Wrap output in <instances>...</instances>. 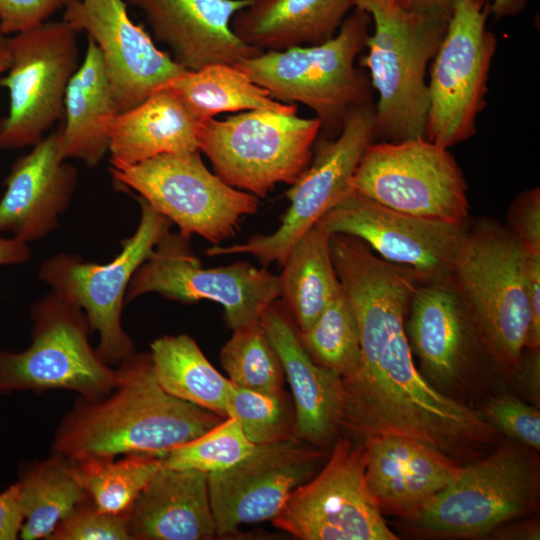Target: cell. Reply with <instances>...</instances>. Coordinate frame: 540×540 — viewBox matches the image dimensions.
I'll return each mask as SVG.
<instances>
[{
	"label": "cell",
	"mask_w": 540,
	"mask_h": 540,
	"mask_svg": "<svg viewBox=\"0 0 540 540\" xmlns=\"http://www.w3.org/2000/svg\"><path fill=\"white\" fill-rule=\"evenodd\" d=\"M331 235L362 240L384 260L414 271L420 281L447 278L469 223L419 217L390 209L354 191L318 221Z\"/></svg>",
	"instance_id": "obj_17"
},
{
	"label": "cell",
	"mask_w": 540,
	"mask_h": 540,
	"mask_svg": "<svg viewBox=\"0 0 540 540\" xmlns=\"http://www.w3.org/2000/svg\"><path fill=\"white\" fill-rule=\"evenodd\" d=\"M70 0H0V25L7 35L47 22Z\"/></svg>",
	"instance_id": "obj_41"
},
{
	"label": "cell",
	"mask_w": 540,
	"mask_h": 540,
	"mask_svg": "<svg viewBox=\"0 0 540 540\" xmlns=\"http://www.w3.org/2000/svg\"><path fill=\"white\" fill-rule=\"evenodd\" d=\"M63 20L99 48L117 112L137 106L187 71L132 21L123 0H70Z\"/></svg>",
	"instance_id": "obj_19"
},
{
	"label": "cell",
	"mask_w": 540,
	"mask_h": 540,
	"mask_svg": "<svg viewBox=\"0 0 540 540\" xmlns=\"http://www.w3.org/2000/svg\"><path fill=\"white\" fill-rule=\"evenodd\" d=\"M110 172L118 186L137 192L187 238L197 234L217 245L258 209L257 196L211 173L200 151L162 154L131 165L111 163Z\"/></svg>",
	"instance_id": "obj_9"
},
{
	"label": "cell",
	"mask_w": 540,
	"mask_h": 540,
	"mask_svg": "<svg viewBox=\"0 0 540 540\" xmlns=\"http://www.w3.org/2000/svg\"><path fill=\"white\" fill-rule=\"evenodd\" d=\"M387 1L399 2L400 0H387Z\"/></svg>",
	"instance_id": "obj_49"
},
{
	"label": "cell",
	"mask_w": 540,
	"mask_h": 540,
	"mask_svg": "<svg viewBox=\"0 0 540 540\" xmlns=\"http://www.w3.org/2000/svg\"><path fill=\"white\" fill-rule=\"evenodd\" d=\"M370 20L356 8L322 44L265 51L236 66L273 99L305 104L324 131L338 134L350 109L372 103L368 79L354 65L366 45Z\"/></svg>",
	"instance_id": "obj_4"
},
{
	"label": "cell",
	"mask_w": 540,
	"mask_h": 540,
	"mask_svg": "<svg viewBox=\"0 0 540 540\" xmlns=\"http://www.w3.org/2000/svg\"><path fill=\"white\" fill-rule=\"evenodd\" d=\"M405 331L412 354L419 360L420 372L437 389L459 379L477 344H481L452 275L419 280L410 301Z\"/></svg>",
	"instance_id": "obj_20"
},
{
	"label": "cell",
	"mask_w": 540,
	"mask_h": 540,
	"mask_svg": "<svg viewBox=\"0 0 540 540\" xmlns=\"http://www.w3.org/2000/svg\"><path fill=\"white\" fill-rule=\"evenodd\" d=\"M323 454L298 438L255 445L232 467L208 474L218 536L243 524L273 520L291 492L314 475Z\"/></svg>",
	"instance_id": "obj_18"
},
{
	"label": "cell",
	"mask_w": 540,
	"mask_h": 540,
	"mask_svg": "<svg viewBox=\"0 0 540 540\" xmlns=\"http://www.w3.org/2000/svg\"><path fill=\"white\" fill-rule=\"evenodd\" d=\"M140 220L136 231L122 241L120 253L105 264L82 260L75 254L58 253L42 262L38 278L51 290L84 312L90 330L99 334L96 348L108 364H119L135 353L121 318L131 278L150 258L172 223L138 197Z\"/></svg>",
	"instance_id": "obj_8"
},
{
	"label": "cell",
	"mask_w": 540,
	"mask_h": 540,
	"mask_svg": "<svg viewBox=\"0 0 540 540\" xmlns=\"http://www.w3.org/2000/svg\"><path fill=\"white\" fill-rule=\"evenodd\" d=\"M115 113L101 52L88 38L85 57L65 91V123L58 130L61 158L78 159L88 167L99 165L109 149L106 122Z\"/></svg>",
	"instance_id": "obj_28"
},
{
	"label": "cell",
	"mask_w": 540,
	"mask_h": 540,
	"mask_svg": "<svg viewBox=\"0 0 540 540\" xmlns=\"http://www.w3.org/2000/svg\"><path fill=\"white\" fill-rule=\"evenodd\" d=\"M363 444L339 437L323 469L295 488L274 526L302 540H397L371 496Z\"/></svg>",
	"instance_id": "obj_16"
},
{
	"label": "cell",
	"mask_w": 540,
	"mask_h": 540,
	"mask_svg": "<svg viewBox=\"0 0 540 540\" xmlns=\"http://www.w3.org/2000/svg\"><path fill=\"white\" fill-rule=\"evenodd\" d=\"M354 6L374 22L361 63L379 95L375 137L390 142L426 137L427 68L449 20L407 9L400 1L354 0Z\"/></svg>",
	"instance_id": "obj_3"
},
{
	"label": "cell",
	"mask_w": 540,
	"mask_h": 540,
	"mask_svg": "<svg viewBox=\"0 0 540 540\" xmlns=\"http://www.w3.org/2000/svg\"><path fill=\"white\" fill-rule=\"evenodd\" d=\"M374 138L372 103L350 109L337 137L321 139L316 144L311 165L287 191L290 207L277 230L268 235H255L243 244L215 245L206 253L209 256L249 253L264 265L274 261L282 265L294 244L353 192L354 172Z\"/></svg>",
	"instance_id": "obj_15"
},
{
	"label": "cell",
	"mask_w": 540,
	"mask_h": 540,
	"mask_svg": "<svg viewBox=\"0 0 540 540\" xmlns=\"http://www.w3.org/2000/svg\"><path fill=\"white\" fill-rule=\"evenodd\" d=\"M233 331L220 352L230 382L260 393L282 392L283 368L261 320Z\"/></svg>",
	"instance_id": "obj_35"
},
{
	"label": "cell",
	"mask_w": 540,
	"mask_h": 540,
	"mask_svg": "<svg viewBox=\"0 0 540 540\" xmlns=\"http://www.w3.org/2000/svg\"><path fill=\"white\" fill-rule=\"evenodd\" d=\"M150 348L155 378L167 393L227 417L231 382L212 366L192 337L164 335Z\"/></svg>",
	"instance_id": "obj_30"
},
{
	"label": "cell",
	"mask_w": 540,
	"mask_h": 540,
	"mask_svg": "<svg viewBox=\"0 0 540 540\" xmlns=\"http://www.w3.org/2000/svg\"><path fill=\"white\" fill-rule=\"evenodd\" d=\"M261 324L292 391L295 436L313 446L328 443L341 428L342 378L311 358L275 302L263 312Z\"/></svg>",
	"instance_id": "obj_24"
},
{
	"label": "cell",
	"mask_w": 540,
	"mask_h": 540,
	"mask_svg": "<svg viewBox=\"0 0 540 540\" xmlns=\"http://www.w3.org/2000/svg\"><path fill=\"white\" fill-rule=\"evenodd\" d=\"M519 6L518 0H493L492 4H490L491 12L498 16L511 14Z\"/></svg>",
	"instance_id": "obj_48"
},
{
	"label": "cell",
	"mask_w": 540,
	"mask_h": 540,
	"mask_svg": "<svg viewBox=\"0 0 540 540\" xmlns=\"http://www.w3.org/2000/svg\"><path fill=\"white\" fill-rule=\"evenodd\" d=\"M0 87L9 107L0 118V150L39 143L63 115L67 85L79 64L78 31L63 19L15 33Z\"/></svg>",
	"instance_id": "obj_12"
},
{
	"label": "cell",
	"mask_w": 540,
	"mask_h": 540,
	"mask_svg": "<svg viewBox=\"0 0 540 540\" xmlns=\"http://www.w3.org/2000/svg\"><path fill=\"white\" fill-rule=\"evenodd\" d=\"M452 278L482 346L497 363L514 372L525 349L530 320L520 244L508 228L495 221L469 225Z\"/></svg>",
	"instance_id": "obj_5"
},
{
	"label": "cell",
	"mask_w": 540,
	"mask_h": 540,
	"mask_svg": "<svg viewBox=\"0 0 540 540\" xmlns=\"http://www.w3.org/2000/svg\"><path fill=\"white\" fill-rule=\"evenodd\" d=\"M365 478L382 514L414 518L461 466L441 451L397 434L363 438Z\"/></svg>",
	"instance_id": "obj_23"
},
{
	"label": "cell",
	"mask_w": 540,
	"mask_h": 540,
	"mask_svg": "<svg viewBox=\"0 0 540 540\" xmlns=\"http://www.w3.org/2000/svg\"><path fill=\"white\" fill-rule=\"evenodd\" d=\"M331 234L318 222L291 248L279 278L299 331L308 329L342 290L330 250Z\"/></svg>",
	"instance_id": "obj_29"
},
{
	"label": "cell",
	"mask_w": 540,
	"mask_h": 540,
	"mask_svg": "<svg viewBox=\"0 0 540 540\" xmlns=\"http://www.w3.org/2000/svg\"><path fill=\"white\" fill-rule=\"evenodd\" d=\"M31 344L0 350V394L65 389L94 400L117 384V371L92 348L90 327L77 305L54 291L30 307Z\"/></svg>",
	"instance_id": "obj_7"
},
{
	"label": "cell",
	"mask_w": 540,
	"mask_h": 540,
	"mask_svg": "<svg viewBox=\"0 0 540 540\" xmlns=\"http://www.w3.org/2000/svg\"><path fill=\"white\" fill-rule=\"evenodd\" d=\"M77 182V169L61 158L53 131L12 163L0 200V232L27 244L45 238L58 228Z\"/></svg>",
	"instance_id": "obj_22"
},
{
	"label": "cell",
	"mask_w": 540,
	"mask_h": 540,
	"mask_svg": "<svg viewBox=\"0 0 540 540\" xmlns=\"http://www.w3.org/2000/svg\"><path fill=\"white\" fill-rule=\"evenodd\" d=\"M529 353L521 355L520 361L514 370L517 373L518 383L521 389L535 403H539L540 392V351L539 349H527Z\"/></svg>",
	"instance_id": "obj_44"
},
{
	"label": "cell",
	"mask_w": 540,
	"mask_h": 540,
	"mask_svg": "<svg viewBox=\"0 0 540 540\" xmlns=\"http://www.w3.org/2000/svg\"><path fill=\"white\" fill-rule=\"evenodd\" d=\"M526 286L529 304V327L525 349L540 347V255H525Z\"/></svg>",
	"instance_id": "obj_42"
},
{
	"label": "cell",
	"mask_w": 540,
	"mask_h": 540,
	"mask_svg": "<svg viewBox=\"0 0 540 540\" xmlns=\"http://www.w3.org/2000/svg\"><path fill=\"white\" fill-rule=\"evenodd\" d=\"M486 0H458L431 61L426 138L449 149L475 134L485 106L496 38L486 28Z\"/></svg>",
	"instance_id": "obj_13"
},
{
	"label": "cell",
	"mask_w": 540,
	"mask_h": 540,
	"mask_svg": "<svg viewBox=\"0 0 540 540\" xmlns=\"http://www.w3.org/2000/svg\"><path fill=\"white\" fill-rule=\"evenodd\" d=\"M351 187L355 193L396 211L468 222L463 171L447 148L426 137L372 142L354 172Z\"/></svg>",
	"instance_id": "obj_11"
},
{
	"label": "cell",
	"mask_w": 540,
	"mask_h": 540,
	"mask_svg": "<svg viewBox=\"0 0 540 540\" xmlns=\"http://www.w3.org/2000/svg\"><path fill=\"white\" fill-rule=\"evenodd\" d=\"M252 0H129L145 15L156 40L187 71L210 64L236 65L262 51L233 32V16Z\"/></svg>",
	"instance_id": "obj_21"
},
{
	"label": "cell",
	"mask_w": 540,
	"mask_h": 540,
	"mask_svg": "<svg viewBox=\"0 0 540 540\" xmlns=\"http://www.w3.org/2000/svg\"><path fill=\"white\" fill-rule=\"evenodd\" d=\"M128 515L98 509L88 498L55 527L48 540H131Z\"/></svg>",
	"instance_id": "obj_38"
},
{
	"label": "cell",
	"mask_w": 540,
	"mask_h": 540,
	"mask_svg": "<svg viewBox=\"0 0 540 540\" xmlns=\"http://www.w3.org/2000/svg\"><path fill=\"white\" fill-rule=\"evenodd\" d=\"M509 231L525 255H540V190L523 191L512 202L508 212Z\"/></svg>",
	"instance_id": "obj_40"
},
{
	"label": "cell",
	"mask_w": 540,
	"mask_h": 540,
	"mask_svg": "<svg viewBox=\"0 0 540 540\" xmlns=\"http://www.w3.org/2000/svg\"><path fill=\"white\" fill-rule=\"evenodd\" d=\"M116 371L117 384L109 394L81 398L63 418L53 454L69 461L127 454L163 457L224 419L167 393L155 378L150 353H134Z\"/></svg>",
	"instance_id": "obj_2"
},
{
	"label": "cell",
	"mask_w": 540,
	"mask_h": 540,
	"mask_svg": "<svg viewBox=\"0 0 540 540\" xmlns=\"http://www.w3.org/2000/svg\"><path fill=\"white\" fill-rule=\"evenodd\" d=\"M300 341L319 365L349 377L360 362V337L357 321L343 290L337 294L306 330L298 332Z\"/></svg>",
	"instance_id": "obj_34"
},
{
	"label": "cell",
	"mask_w": 540,
	"mask_h": 540,
	"mask_svg": "<svg viewBox=\"0 0 540 540\" xmlns=\"http://www.w3.org/2000/svg\"><path fill=\"white\" fill-rule=\"evenodd\" d=\"M188 240L170 231L160 240L152 256L133 274L125 305L147 293H158L181 303H219L233 330L259 322L281 295L278 276L247 262L204 268Z\"/></svg>",
	"instance_id": "obj_14"
},
{
	"label": "cell",
	"mask_w": 540,
	"mask_h": 540,
	"mask_svg": "<svg viewBox=\"0 0 540 540\" xmlns=\"http://www.w3.org/2000/svg\"><path fill=\"white\" fill-rule=\"evenodd\" d=\"M17 483L22 513L19 538L24 540L48 539L57 524L89 498L70 461L57 454L22 466Z\"/></svg>",
	"instance_id": "obj_32"
},
{
	"label": "cell",
	"mask_w": 540,
	"mask_h": 540,
	"mask_svg": "<svg viewBox=\"0 0 540 540\" xmlns=\"http://www.w3.org/2000/svg\"><path fill=\"white\" fill-rule=\"evenodd\" d=\"M22 513L18 483L0 493V540H15L20 536Z\"/></svg>",
	"instance_id": "obj_43"
},
{
	"label": "cell",
	"mask_w": 540,
	"mask_h": 540,
	"mask_svg": "<svg viewBox=\"0 0 540 540\" xmlns=\"http://www.w3.org/2000/svg\"><path fill=\"white\" fill-rule=\"evenodd\" d=\"M413 288L390 277L357 281L346 296L360 337L357 369L342 379L341 427L362 439L397 434L448 457L469 460L499 432L482 413L435 388L420 372L406 336Z\"/></svg>",
	"instance_id": "obj_1"
},
{
	"label": "cell",
	"mask_w": 540,
	"mask_h": 540,
	"mask_svg": "<svg viewBox=\"0 0 540 540\" xmlns=\"http://www.w3.org/2000/svg\"><path fill=\"white\" fill-rule=\"evenodd\" d=\"M321 121L254 109L201 122L198 145L228 185L264 197L277 183L294 184L311 162Z\"/></svg>",
	"instance_id": "obj_6"
},
{
	"label": "cell",
	"mask_w": 540,
	"mask_h": 540,
	"mask_svg": "<svg viewBox=\"0 0 540 540\" xmlns=\"http://www.w3.org/2000/svg\"><path fill=\"white\" fill-rule=\"evenodd\" d=\"M162 457L127 454L70 461L71 471L95 506L128 515L134 502L162 466Z\"/></svg>",
	"instance_id": "obj_33"
},
{
	"label": "cell",
	"mask_w": 540,
	"mask_h": 540,
	"mask_svg": "<svg viewBox=\"0 0 540 540\" xmlns=\"http://www.w3.org/2000/svg\"><path fill=\"white\" fill-rule=\"evenodd\" d=\"M9 38L10 36L5 34L0 25V75L5 73L9 66Z\"/></svg>",
	"instance_id": "obj_47"
},
{
	"label": "cell",
	"mask_w": 540,
	"mask_h": 540,
	"mask_svg": "<svg viewBox=\"0 0 540 540\" xmlns=\"http://www.w3.org/2000/svg\"><path fill=\"white\" fill-rule=\"evenodd\" d=\"M254 447L238 420L226 417L197 438L169 451L161 459L162 465L168 468L191 469L210 474L232 467Z\"/></svg>",
	"instance_id": "obj_36"
},
{
	"label": "cell",
	"mask_w": 540,
	"mask_h": 540,
	"mask_svg": "<svg viewBox=\"0 0 540 540\" xmlns=\"http://www.w3.org/2000/svg\"><path fill=\"white\" fill-rule=\"evenodd\" d=\"M458 0H400L407 9L450 19Z\"/></svg>",
	"instance_id": "obj_46"
},
{
	"label": "cell",
	"mask_w": 540,
	"mask_h": 540,
	"mask_svg": "<svg viewBox=\"0 0 540 540\" xmlns=\"http://www.w3.org/2000/svg\"><path fill=\"white\" fill-rule=\"evenodd\" d=\"M30 256L31 249L27 243L14 237L0 236V267L23 264Z\"/></svg>",
	"instance_id": "obj_45"
},
{
	"label": "cell",
	"mask_w": 540,
	"mask_h": 540,
	"mask_svg": "<svg viewBox=\"0 0 540 540\" xmlns=\"http://www.w3.org/2000/svg\"><path fill=\"white\" fill-rule=\"evenodd\" d=\"M200 121L167 86L106 122L110 163L136 164L162 154L199 150Z\"/></svg>",
	"instance_id": "obj_26"
},
{
	"label": "cell",
	"mask_w": 540,
	"mask_h": 540,
	"mask_svg": "<svg viewBox=\"0 0 540 540\" xmlns=\"http://www.w3.org/2000/svg\"><path fill=\"white\" fill-rule=\"evenodd\" d=\"M165 86L169 87L200 121L221 112L269 109L296 114V103L273 99L238 66L210 64L197 71H186Z\"/></svg>",
	"instance_id": "obj_31"
},
{
	"label": "cell",
	"mask_w": 540,
	"mask_h": 540,
	"mask_svg": "<svg viewBox=\"0 0 540 540\" xmlns=\"http://www.w3.org/2000/svg\"><path fill=\"white\" fill-rule=\"evenodd\" d=\"M352 6L354 0H252L231 28L262 52L313 46L335 36Z\"/></svg>",
	"instance_id": "obj_27"
},
{
	"label": "cell",
	"mask_w": 540,
	"mask_h": 540,
	"mask_svg": "<svg viewBox=\"0 0 540 540\" xmlns=\"http://www.w3.org/2000/svg\"><path fill=\"white\" fill-rule=\"evenodd\" d=\"M498 431L522 445L540 448V412L513 395H501L487 402L482 413Z\"/></svg>",
	"instance_id": "obj_39"
},
{
	"label": "cell",
	"mask_w": 540,
	"mask_h": 540,
	"mask_svg": "<svg viewBox=\"0 0 540 540\" xmlns=\"http://www.w3.org/2000/svg\"><path fill=\"white\" fill-rule=\"evenodd\" d=\"M539 485L536 459L527 449L507 443L491 455L461 466L409 522L430 533L483 535L534 510Z\"/></svg>",
	"instance_id": "obj_10"
},
{
	"label": "cell",
	"mask_w": 540,
	"mask_h": 540,
	"mask_svg": "<svg viewBox=\"0 0 540 540\" xmlns=\"http://www.w3.org/2000/svg\"><path fill=\"white\" fill-rule=\"evenodd\" d=\"M128 527L132 540L216 538L208 474L162 465L134 502Z\"/></svg>",
	"instance_id": "obj_25"
},
{
	"label": "cell",
	"mask_w": 540,
	"mask_h": 540,
	"mask_svg": "<svg viewBox=\"0 0 540 540\" xmlns=\"http://www.w3.org/2000/svg\"><path fill=\"white\" fill-rule=\"evenodd\" d=\"M227 417L238 420L254 445L269 444L295 438L294 410L287 395L260 393L231 383ZM297 438V437H296Z\"/></svg>",
	"instance_id": "obj_37"
}]
</instances>
